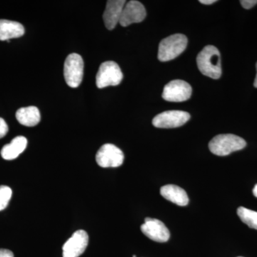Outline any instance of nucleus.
<instances>
[{
	"instance_id": "f257e3e1",
	"label": "nucleus",
	"mask_w": 257,
	"mask_h": 257,
	"mask_svg": "<svg viewBox=\"0 0 257 257\" xmlns=\"http://www.w3.org/2000/svg\"><path fill=\"white\" fill-rule=\"evenodd\" d=\"M197 67L204 75L211 79H217L221 77V70L220 52L216 47L208 45L198 55Z\"/></svg>"
},
{
	"instance_id": "f03ea898",
	"label": "nucleus",
	"mask_w": 257,
	"mask_h": 257,
	"mask_svg": "<svg viewBox=\"0 0 257 257\" xmlns=\"http://www.w3.org/2000/svg\"><path fill=\"white\" fill-rule=\"evenodd\" d=\"M246 145V141L243 138L231 134H226L214 137L209 144V148L211 153L223 157L242 150Z\"/></svg>"
},
{
	"instance_id": "7ed1b4c3",
	"label": "nucleus",
	"mask_w": 257,
	"mask_h": 257,
	"mask_svg": "<svg viewBox=\"0 0 257 257\" xmlns=\"http://www.w3.org/2000/svg\"><path fill=\"white\" fill-rule=\"evenodd\" d=\"M187 37L182 34H175L166 37L159 45V60L168 62L177 58L187 48Z\"/></svg>"
},
{
	"instance_id": "20e7f679",
	"label": "nucleus",
	"mask_w": 257,
	"mask_h": 257,
	"mask_svg": "<svg viewBox=\"0 0 257 257\" xmlns=\"http://www.w3.org/2000/svg\"><path fill=\"white\" fill-rule=\"evenodd\" d=\"M84 75V61L78 54H70L66 58L64 76L69 87L77 88L82 83Z\"/></svg>"
},
{
	"instance_id": "39448f33",
	"label": "nucleus",
	"mask_w": 257,
	"mask_h": 257,
	"mask_svg": "<svg viewBox=\"0 0 257 257\" xmlns=\"http://www.w3.org/2000/svg\"><path fill=\"white\" fill-rule=\"evenodd\" d=\"M123 79V74L116 62L108 61L101 64L96 76V87L99 89L109 86L119 85Z\"/></svg>"
},
{
	"instance_id": "423d86ee",
	"label": "nucleus",
	"mask_w": 257,
	"mask_h": 257,
	"mask_svg": "<svg viewBox=\"0 0 257 257\" xmlns=\"http://www.w3.org/2000/svg\"><path fill=\"white\" fill-rule=\"evenodd\" d=\"M124 154L111 144L102 145L96 155V162L103 168L120 167L124 162Z\"/></svg>"
},
{
	"instance_id": "0eeeda50",
	"label": "nucleus",
	"mask_w": 257,
	"mask_h": 257,
	"mask_svg": "<svg viewBox=\"0 0 257 257\" xmlns=\"http://www.w3.org/2000/svg\"><path fill=\"white\" fill-rule=\"evenodd\" d=\"M192 89L185 81L176 79L171 81L164 88L162 98L166 101L181 102L188 100L192 96Z\"/></svg>"
},
{
	"instance_id": "6e6552de",
	"label": "nucleus",
	"mask_w": 257,
	"mask_h": 257,
	"mask_svg": "<svg viewBox=\"0 0 257 257\" xmlns=\"http://www.w3.org/2000/svg\"><path fill=\"white\" fill-rule=\"evenodd\" d=\"M190 119V114L184 111H166L157 115L152 124L157 128H177L182 126Z\"/></svg>"
},
{
	"instance_id": "1a4fd4ad",
	"label": "nucleus",
	"mask_w": 257,
	"mask_h": 257,
	"mask_svg": "<svg viewBox=\"0 0 257 257\" xmlns=\"http://www.w3.org/2000/svg\"><path fill=\"white\" fill-rule=\"evenodd\" d=\"M89 243V236L84 230L75 231L64 243L63 257H79L85 251Z\"/></svg>"
},
{
	"instance_id": "9d476101",
	"label": "nucleus",
	"mask_w": 257,
	"mask_h": 257,
	"mask_svg": "<svg viewBox=\"0 0 257 257\" xmlns=\"http://www.w3.org/2000/svg\"><path fill=\"white\" fill-rule=\"evenodd\" d=\"M141 230L149 239L157 242H167L170 239V231L165 224L158 219L146 218L145 223L141 226Z\"/></svg>"
},
{
	"instance_id": "9b49d317",
	"label": "nucleus",
	"mask_w": 257,
	"mask_h": 257,
	"mask_svg": "<svg viewBox=\"0 0 257 257\" xmlns=\"http://www.w3.org/2000/svg\"><path fill=\"white\" fill-rule=\"evenodd\" d=\"M147 16L145 6L138 1H130L125 4L121 13L119 24L121 26L127 27L133 23H142Z\"/></svg>"
},
{
	"instance_id": "f8f14e48",
	"label": "nucleus",
	"mask_w": 257,
	"mask_h": 257,
	"mask_svg": "<svg viewBox=\"0 0 257 257\" xmlns=\"http://www.w3.org/2000/svg\"><path fill=\"white\" fill-rule=\"evenodd\" d=\"M125 4L126 2L124 0H109L106 2L103 20L107 30H114L116 25L119 23Z\"/></svg>"
},
{
	"instance_id": "ddd939ff",
	"label": "nucleus",
	"mask_w": 257,
	"mask_h": 257,
	"mask_svg": "<svg viewBox=\"0 0 257 257\" xmlns=\"http://www.w3.org/2000/svg\"><path fill=\"white\" fill-rule=\"evenodd\" d=\"M160 194L165 199L178 206H187L189 197L184 189L174 184L163 186L160 189Z\"/></svg>"
},
{
	"instance_id": "4468645a",
	"label": "nucleus",
	"mask_w": 257,
	"mask_h": 257,
	"mask_svg": "<svg viewBox=\"0 0 257 257\" xmlns=\"http://www.w3.org/2000/svg\"><path fill=\"white\" fill-rule=\"evenodd\" d=\"M25 28L18 22L8 20H0V40L10 42L11 39L23 36Z\"/></svg>"
},
{
	"instance_id": "2eb2a0df",
	"label": "nucleus",
	"mask_w": 257,
	"mask_h": 257,
	"mask_svg": "<svg viewBox=\"0 0 257 257\" xmlns=\"http://www.w3.org/2000/svg\"><path fill=\"white\" fill-rule=\"evenodd\" d=\"M28 145V140L23 136L17 137L8 145H5L1 150V155L4 160H13L21 155Z\"/></svg>"
},
{
	"instance_id": "dca6fc26",
	"label": "nucleus",
	"mask_w": 257,
	"mask_h": 257,
	"mask_svg": "<svg viewBox=\"0 0 257 257\" xmlns=\"http://www.w3.org/2000/svg\"><path fill=\"white\" fill-rule=\"evenodd\" d=\"M16 118L20 124L26 126H36L41 119L40 110L36 106L20 108L16 112Z\"/></svg>"
},
{
	"instance_id": "f3484780",
	"label": "nucleus",
	"mask_w": 257,
	"mask_h": 257,
	"mask_svg": "<svg viewBox=\"0 0 257 257\" xmlns=\"http://www.w3.org/2000/svg\"><path fill=\"white\" fill-rule=\"evenodd\" d=\"M237 214L244 224L250 228L257 229V211L240 207L237 209Z\"/></svg>"
},
{
	"instance_id": "a211bd4d",
	"label": "nucleus",
	"mask_w": 257,
	"mask_h": 257,
	"mask_svg": "<svg viewBox=\"0 0 257 257\" xmlns=\"http://www.w3.org/2000/svg\"><path fill=\"white\" fill-rule=\"evenodd\" d=\"M13 195V191L8 186H0V211L8 207Z\"/></svg>"
},
{
	"instance_id": "6ab92c4d",
	"label": "nucleus",
	"mask_w": 257,
	"mask_h": 257,
	"mask_svg": "<svg viewBox=\"0 0 257 257\" xmlns=\"http://www.w3.org/2000/svg\"><path fill=\"white\" fill-rule=\"evenodd\" d=\"M9 131V127L6 121L3 118L0 117V139L4 138Z\"/></svg>"
},
{
	"instance_id": "aec40b11",
	"label": "nucleus",
	"mask_w": 257,
	"mask_h": 257,
	"mask_svg": "<svg viewBox=\"0 0 257 257\" xmlns=\"http://www.w3.org/2000/svg\"><path fill=\"white\" fill-rule=\"evenodd\" d=\"M240 3L244 9L249 10L257 5V0H241Z\"/></svg>"
},
{
	"instance_id": "412c9836",
	"label": "nucleus",
	"mask_w": 257,
	"mask_h": 257,
	"mask_svg": "<svg viewBox=\"0 0 257 257\" xmlns=\"http://www.w3.org/2000/svg\"><path fill=\"white\" fill-rule=\"evenodd\" d=\"M0 257H14V253L9 249L0 248Z\"/></svg>"
},
{
	"instance_id": "4be33fe9",
	"label": "nucleus",
	"mask_w": 257,
	"mask_h": 257,
	"mask_svg": "<svg viewBox=\"0 0 257 257\" xmlns=\"http://www.w3.org/2000/svg\"><path fill=\"white\" fill-rule=\"evenodd\" d=\"M216 0H200L199 3H202L203 5H211L213 3H216Z\"/></svg>"
},
{
	"instance_id": "5701e85b",
	"label": "nucleus",
	"mask_w": 257,
	"mask_h": 257,
	"mask_svg": "<svg viewBox=\"0 0 257 257\" xmlns=\"http://www.w3.org/2000/svg\"><path fill=\"white\" fill-rule=\"evenodd\" d=\"M253 194L257 198V184L255 185L254 188L253 189Z\"/></svg>"
},
{
	"instance_id": "b1692460",
	"label": "nucleus",
	"mask_w": 257,
	"mask_h": 257,
	"mask_svg": "<svg viewBox=\"0 0 257 257\" xmlns=\"http://www.w3.org/2000/svg\"><path fill=\"white\" fill-rule=\"evenodd\" d=\"M256 71H257V62L256 64ZM253 86H254L255 87L257 88V73L256 76V78L254 79V82H253Z\"/></svg>"
},
{
	"instance_id": "393cba45",
	"label": "nucleus",
	"mask_w": 257,
	"mask_h": 257,
	"mask_svg": "<svg viewBox=\"0 0 257 257\" xmlns=\"http://www.w3.org/2000/svg\"><path fill=\"white\" fill-rule=\"evenodd\" d=\"M133 257H137L136 255H133Z\"/></svg>"
},
{
	"instance_id": "a878e982",
	"label": "nucleus",
	"mask_w": 257,
	"mask_h": 257,
	"mask_svg": "<svg viewBox=\"0 0 257 257\" xmlns=\"http://www.w3.org/2000/svg\"><path fill=\"white\" fill-rule=\"evenodd\" d=\"M238 257H242V256H238Z\"/></svg>"
}]
</instances>
